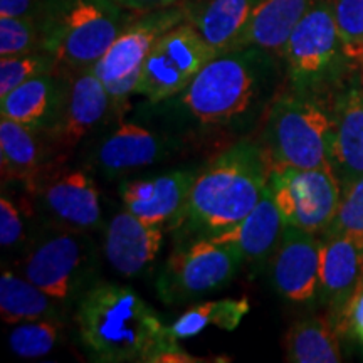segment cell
<instances>
[{
  "mask_svg": "<svg viewBox=\"0 0 363 363\" xmlns=\"http://www.w3.org/2000/svg\"><path fill=\"white\" fill-rule=\"evenodd\" d=\"M276 71L272 54L266 49H233L211 59L187 88L167 101L175 115L194 125L238 128L261 110Z\"/></svg>",
  "mask_w": 363,
  "mask_h": 363,
  "instance_id": "1",
  "label": "cell"
},
{
  "mask_svg": "<svg viewBox=\"0 0 363 363\" xmlns=\"http://www.w3.org/2000/svg\"><path fill=\"white\" fill-rule=\"evenodd\" d=\"M269 172L261 145L234 143L197 172L187 202L170 227L184 240L233 229L261 201Z\"/></svg>",
  "mask_w": 363,
  "mask_h": 363,
  "instance_id": "2",
  "label": "cell"
},
{
  "mask_svg": "<svg viewBox=\"0 0 363 363\" xmlns=\"http://www.w3.org/2000/svg\"><path fill=\"white\" fill-rule=\"evenodd\" d=\"M76 326L94 362L147 363L169 337V326L133 288L94 281L76 301Z\"/></svg>",
  "mask_w": 363,
  "mask_h": 363,
  "instance_id": "3",
  "label": "cell"
},
{
  "mask_svg": "<svg viewBox=\"0 0 363 363\" xmlns=\"http://www.w3.org/2000/svg\"><path fill=\"white\" fill-rule=\"evenodd\" d=\"M135 12L118 0H43L38 13L40 51L59 67H93L130 24Z\"/></svg>",
  "mask_w": 363,
  "mask_h": 363,
  "instance_id": "4",
  "label": "cell"
},
{
  "mask_svg": "<svg viewBox=\"0 0 363 363\" xmlns=\"http://www.w3.org/2000/svg\"><path fill=\"white\" fill-rule=\"evenodd\" d=\"M331 138L333 116L315 96L291 89L267 108L261 147L271 170L331 169Z\"/></svg>",
  "mask_w": 363,
  "mask_h": 363,
  "instance_id": "5",
  "label": "cell"
},
{
  "mask_svg": "<svg viewBox=\"0 0 363 363\" xmlns=\"http://www.w3.org/2000/svg\"><path fill=\"white\" fill-rule=\"evenodd\" d=\"M281 54L296 93L316 96L325 86L337 83L350 61L338 35L335 0H313Z\"/></svg>",
  "mask_w": 363,
  "mask_h": 363,
  "instance_id": "6",
  "label": "cell"
},
{
  "mask_svg": "<svg viewBox=\"0 0 363 363\" xmlns=\"http://www.w3.org/2000/svg\"><path fill=\"white\" fill-rule=\"evenodd\" d=\"M244 259L227 244L211 238L187 239L175 247L157 279L158 298L177 306L219 291L235 278Z\"/></svg>",
  "mask_w": 363,
  "mask_h": 363,
  "instance_id": "7",
  "label": "cell"
},
{
  "mask_svg": "<svg viewBox=\"0 0 363 363\" xmlns=\"http://www.w3.org/2000/svg\"><path fill=\"white\" fill-rule=\"evenodd\" d=\"M184 21H187V7L182 6L142 13L125 27L93 66L110 94L113 111L125 110L126 101L136 93L143 65L157 40Z\"/></svg>",
  "mask_w": 363,
  "mask_h": 363,
  "instance_id": "8",
  "label": "cell"
},
{
  "mask_svg": "<svg viewBox=\"0 0 363 363\" xmlns=\"http://www.w3.org/2000/svg\"><path fill=\"white\" fill-rule=\"evenodd\" d=\"M94 271L96 249L81 230L43 240L22 262V274L66 306L94 283Z\"/></svg>",
  "mask_w": 363,
  "mask_h": 363,
  "instance_id": "9",
  "label": "cell"
},
{
  "mask_svg": "<svg viewBox=\"0 0 363 363\" xmlns=\"http://www.w3.org/2000/svg\"><path fill=\"white\" fill-rule=\"evenodd\" d=\"M217 56L216 49L189 21L175 26L157 40L145 61L136 93L152 104L177 96L197 72Z\"/></svg>",
  "mask_w": 363,
  "mask_h": 363,
  "instance_id": "10",
  "label": "cell"
},
{
  "mask_svg": "<svg viewBox=\"0 0 363 363\" xmlns=\"http://www.w3.org/2000/svg\"><path fill=\"white\" fill-rule=\"evenodd\" d=\"M267 185L284 225L313 234L326 230L342 201V187L331 169H272Z\"/></svg>",
  "mask_w": 363,
  "mask_h": 363,
  "instance_id": "11",
  "label": "cell"
},
{
  "mask_svg": "<svg viewBox=\"0 0 363 363\" xmlns=\"http://www.w3.org/2000/svg\"><path fill=\"white\" fill-rule=\"evenodd\" d=\"M67 76V86L56 123L45 133L54 152H69L96 130L110 111V94L93 67Z\"/></svg>",
  "mask_w": 363,
  "mask_h": 363,
  "instance_id": "12",
  "label": "cell"
},
{
  "mask_svg": "<svg viewBox=\"0 0 363 363\" xmlns=\"http://www.w3.org/2000/svg\"><path fill=\"white\" fill-rule=\"evenodd\" d=\"M35 194L45 214L66 230L86 233L99 227V192L86 170L69 169L43 175Z\"/></svg>",
  "mask_w": 363,
  "mask_h": 363,
  "instance_id": "13",
  "label": "cell"
},
{
  "mask_svg": "<svg viewBox=\"0 0 363 363\" xmlns=\"http://www.w3.org/2000/svg\"><path fill=\"white\" fill-rule=\"evenodd\" d=\"M323 240L315 234L284 225L272 262V283L281 296L293 303H306L318 294Z\"/></svg>",
  "mask_w": 363,
  "mask_h": 363,
  "instance_id": "14",
  "label": "cell"
},
{
  "mask_svg": "<svg viewBox=\"0 0 363 363\" xmlns=\"http://www.w3.org/2000/svg\"><path fill=\"white\" fill-rule=\"evenodd\" d=\"M197 172L174 170L120 185L125 208L155 225H172L180 216Z\"/></svg>",
  "mask_w": 363,
  "mask_h": 363,
  "instance_id": "15",
  "label": "cell"
},
{
  "mask_svg": "<svg viewBox=\"0 0 363 363\" xmlns=\"http://www.w3.org/2000/svg\"><path fill=\"white\" fill-rule=\"evenodd\" d=\"M162 242L163 225L150 224L125 208L108 224L103 251L118 274L136 278L153 264Z\"/></svg>",
  "mask_w": 363,
  "mask_h": 363,
  "instance_id": "16",
  "label": "cell"
},
{
  "mask_svg": "<svg viewBox=\"0 0 363 363\" xmlns=\"http://www.w3.org/2000/svg\"><path fill=\"white\" fill-rule=\"evenodd\" d=\"M172 143L167 136L143 125L121 121L99 142L94 160L104 175L118 177L165 160L170 157Z\"/></svg>",
  "mask_w": 363,
  "mask_h": 363,
  "instance_id": "17",
  "label": "cell"
},
{
  "mask_svg": "<svg viewBox=\"0 0 363 363\" xmlns=\"http://www.w3.org/2000/svg\"><path fill=\"white\" fill-rule=\"evenodd\" d=\"M363 284V251L352 239L326 235L321 249L320 294L321 303L333 313L335 325L345 323V313Z\"/></svg>",
  "mask_w": 363,
  "mask_h": 363,
  "instance_id": "18",
  "label": "cell"
},
{
  "mask_svg": "<svg viewBox=\"0 0 363 363\" xmlns=\"http://www.w3.org/2000/svg\"><path fill=\"white\" fill-rule=\"evenodd\" d=\"M331 116V169L343 192L363 177V86H348L337 98Z\"/></svg>",
  "mask_w": 363,
  "mask_h": 363,
  "instance_id": "19",
  "label": "cell"
},
{
  "mask_svg": "<svg viewBox=\"0 0 363 363\" xmlns=\"http://www.w3.org/2000/svg\"><path fill=\"white\" fill-rule=\"evenodd\" d=\"M66 86L67 78H62L59 71L35 76L0 98V113L35 133L45 135L56 123Z\"/></svg>",
  "mask_w": 363,
  "mask_h": 363,
  "instance_id": "20",
  "label": "cell"
},
{
  "mask_svg": "<svg viewBox=\"0 0 363 363\" xmlns=\"http://www.w3.org/2000/svg\"><path fill=\"white\" fill-rule=\"evenodd\" d=\"M283 229V216L267 185L261 201L238 225L211 239L235 249L244 259V264L247 262V264L259 266L267 261V257L279 244Z\"/></svg>",
  "mask_w": 363,
  "mask_h": 363,
  "instance_id": "21",
  "label": "cell"
},
{
  "mask_svg": "<svg viewBox=\"0 0 363 363\" xmlns=\"http://www.w3.org/2000/svg\"><path fill=\"white\" fill-rule=\"evenodd\" d=\"M262 0H201L187 7V21L217 54L238 48L252 13Z\"/></svg>",
  "mask_w": 363,
  "mask_h": 363,
  "instance_id": "22",
  "label": "cell"
},
{
  "mask_svg": "<svg viewBox=\"0 0 363 363\" xmlns=\"http://www.w3.org/2000/svg\"><path fill=\"white\" fill-rule=\"evenodd\" d=\"M38 133L11 118L0 120V165L4 182H19L35 192L44 175Z\"/></svg>",
  "mask_w": 363,
  "mask_h": 363,
  "instance_id": "23",
  "label": "cell"
},
{
  "mask_svg": "<svg viewBox=\"0 0 363 363\" xmlns=\"http://www.w3.org/2000/svg\"><path fill=\"white\" fill-rule=\"evenodd\" d=\"M311 4L313 0H262L235 49L256 45L269 52H283L284 44Z\"/></svg>",
  "mask_w": 363,
  "mask_h": 363,
  "instance_id": "24",
  "label": "cell"
},
{
  "mask_svg": "<svg viewBox=\"0 0 363 363\" xmlns=\"http://www.w3.org/2000/svg\"><path fill=\"white\" fill-rule=\"evenodd\" d=\"M62 306L66 305L49 296L24 274L17 276L11 269L2 271L0 316L6 323L17 325L22 321L43 320V318H61Z\"/></svg>",
  "mask_w": 363,
  "mask_h": 363,
  "instance_id": "25",
  "label": "cell"
},
{
  "mask_svg": "<svg viewBox=\"0 0 363 363\" xmlns=\"http://www.w3.org/2000/svg\"><path fill=\"white\" fill-rule=\"evenodd\" d=\"M286 362L340 363L343 360L337 326L326 318L299 320L284 337Z\"/></svg>",
  "mask_w": 363,
  "mask_h": 363,
  "instance_id": "26",
  "label": "cell"
},
{
  "mask_svg": "<svg viewBox=\"0 0 363 363\" xmlns=\"http://www.w3.org/2000/svg\"><path fill=\"white\" fill-rule=\"evenodd\" d=\"M249 310H251V305L247 298H224L206 301L182 313V316L177 318L169 328L177 340L197 337L211 325L225 331H234Z\"/></svg>",
  "mask_w": 363,
  "mask_h": 363,
  "instance_id": "27",
  "label": "cell"
},
{
  "mask_svg": "<svg viewBox=\"0 0 363 363\" xmlns=\"http://www.w3.org/2000/svg\"><path fill=\"white\" fill-rule=\"evenodd\" d=\"M62 333L61 318L22 321L9 333V348L21 358H43L59 345Z\"/></svg>",
  "mask_w": 363,
  "mask_h": 363,
  "instance_id": "28",
  "label": "cell"
},
{
  "mask_svg": "<svg viewBox=\"0 0 363 363\" xmlns=\"http://www.w3.org/2000/svg\"><path fill=\"white\" fill-rule=\"evenodd\" d=\"M59 65L51 54L45 51H34L21 56L0 59V98L7 96L17 86L40 74L57 72Z\"/></svg>",
  "mask_w": 363,
  "mask_h": 363,
  "instance_id": "29",
  "label": "cell"
},
{
  "mask_svg": "<svg viewBox=\"0 0 363 363\" xmlns=\"http://www.w3.org/2000/svg\"><path fill=\"white\" fill-rule=\"evenodd\" d=\"M325 234L352 239L363 251V177L343 190L337 214Z\"/></svg>",
  "mask_w": 363,
  "mask_h": 363,
  "instance_id": "30",
  "label": "cell"
},
{
  "mask_svg": "<svg viewBox=\"0 0 363 363\" xmlns=\"http://www.w3.org/2000/svg\"><path fill=\"white\" fill-rule=\"evenodd\" d=\"M335 21L345 56L363 67V0H335Z\"/></svg>",
  "mask_w": 363,
  "mask_h": 363,
  "instance_id": "31",
  "label": "cell"
},
{
  "mask_svg": "<svg viewBox=\"0 0 363 363\" xmlns=\"http://www.w3.org/2000/svg\"><path fill=\"white\" fill-rule=\"evenodd\" d=\"M40 33L33 17H0V57L39 51Z\"/></svg>",
  "mask_w": 363,
  "mask_h": 363,
  "instance_id": "32",
  "label": "cell"
},
{
  "mask_svg": "<svg viewBox=\"0 0 363 363\" xmlns=\"http://www.w3.org/2000/svg\"><path fill=\"white\" fill-rule=\"evenodd\" d=\"M24 235V220L11 199L2 195L0 199V246L13 247Z\"/></svg>",
  "mask_w": 363,
  "mask_h": 363,
  "instance_id": "33",
  "label": "cell"
},
{
  "mask_svg": "<svg viewBox=\"0 0 363 363\" xmlns=\"http://www.w3.org/2000/svg\"><path fill=\"white\" fill-rule=\"evenodd\" d=\"M194 362H202V360L185 352L184 347H180L179 345V340H177L172 333H169V337L158 345L147 360V363H194Z\"/></svg>",
  "mask_w": 363,
  "mask_h": 363,
  "instance_id": "34",
  "label": "cell"
},
{
  "mask_svg": "<svg viewBox=\"0 0 363 363\" xmlns=\"http://www.w3.org/2000/svg\"><path fill=\"white\" fill-rule=\"evenodd\" d=\"M43 0H0V17H33L39 13Z\"/></svg>",
  "mask_w": 363,
  "mask_h": 363,
  "instance_id": "35",
  "label": "cell"
},
{
  "mask_svg": "<svg viewBox=\"0 0 363 363\" xmlns=\"http://www.w3.org/2000/svg\"><path fill=\"white\" fill-rule=\"evenodd\" d=\"M345 325L360 342H363V284L358 288V291L347 308Z\"/></svg>",
  "mask_w": 363,
  "mask_h": 363,
  "instance_id": "36",
  "label": "cell"
},
{
  "mask_svg": "<svg viewBox=\"0 0 363 363\" xmlns=\"http://www.w3.org/2000/svg\"><path fill=\"white\" fill-rule=\"evenodd\" d=\"M118 2L135 13H147L158 11V9L177 6V2H180V0H118Z\"/></svg>",
  "mask_w": 363,
  "mask_h": 363,
  "instance_id": "37",
  "label": "cell"
}]
</instances>
